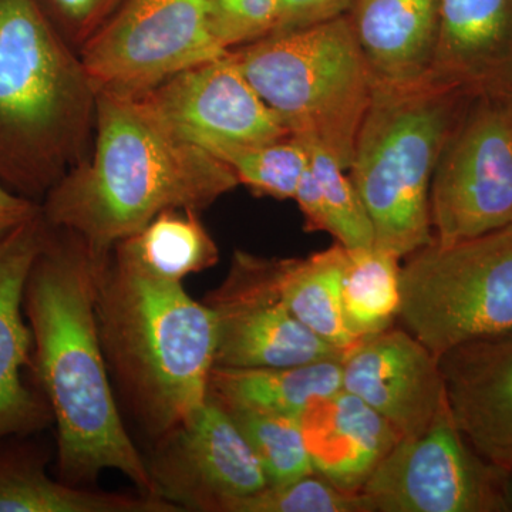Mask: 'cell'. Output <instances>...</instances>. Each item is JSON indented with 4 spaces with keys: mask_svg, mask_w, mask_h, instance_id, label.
<instances>
[{
    "mask_svg": "<svg viewBox=\"0 0 512 512\" xmlns=\"http://www.w3.org/2000/svg\"><path fill=\"white\" fill-rule=\"evenodd\" d=\"M110 254L70 229L49 225L23 296L33 373L56 423L66 483H93L103 471L116 470L140 493L158 497L147 461L124 426L101 348L97 285Z\"/></svg>",
    "mask_w": 512,
    "mask_h": 512,
    "instance_id": "6da1fadb",
    "label": "cell"
},
{
    "mask_svg": "<svg viewBox=\"0 0 512 512\" xmlns=\"http://www.w3.org/2000/svg\"><path fill=\"white\" fill-rule=\"evenodd\" d=\"M238 185L228 164L178 136L146 101L99 93L89 157L40 205L47 224L110 254L161 212H200Z\"/></svg>",
    "mask_w": 512,
    "mask_h": 512,
    "instance_id": "7a4b0ae2",
    "label": "cell"
},
{
    "mask_svg": "<svg viewBox=\"0 0 512 512\" xmlns=\"http://www.w3.org/2000/svg\"><path fill=\"white\" fill-rule=\"evenodd\" d=\"M96 313L110 377L148 436L161 439L204 406L217 353L207 303L113 249L100 272Z\"/></svg>",
    "mask_w": 512,
    "mask_h": 512,
    "instance_id": "3957f363",
    "label": "cell"
},
{
    "mask_svg": "<svg viewBox=\"0 0 512 512\" xmlns=\"http://www.w3.org/2000/svg\"><path fill=\"white\" fill-rule=\"evenodd\" d=\"M97 90L39 0H0V181L43 198L92 150Z\"/></svg>",
    "mask_w": 512,
    "mask_h": 512,
    "instance_id": "277c9868",
    "label": "cell"
},
{
    "mask_svg": "<svg viewBox=\"0 0 512 512\" xmlns=\"http://www.w3.org/2000/svg\"><path fill=\"white\" fill-rule=\"evenodd\" d=\"M471 99L429 76L406 86H373L348 170L372 222L373 247L406 258L434 241L431 181Z\"/></svg>",
    "mask_w": 512,
    "mask_h": 512,
    "instance_id": "5b68a950",
    "label": "cell"
},
{
    "mask_svg": "<svg viewBox=\"0 0 512 512\" xmlns=\"http://www.w3.org/2000/svg\"><path fill=\"white\" fill-rule=\"evenodd\" d=\"M231 53L288 133L348 171L375 86L349 16L271 33Z\"/></svg>",
    "mask_w": 512,
    "mask_h": 512,
    "instance_id": "8992f818",
    "label": "cell"
},
{
    "mask_svg": "<svg viewBox=\"0 0 512 512\" xmlns=\"http://www.w3.org/2000/svg\"><path fill=\"white\" fill-rule=\"evenodd\" d=\"M406 258L399 318L439 362L512 330V225L453 244L434 239Z\"/></svg>",
    "mask_w": 512,
    "mask_h": 512,
    "instance_id": "52a82bcc",
    "label": "cell"
},
{
    "mask_svg": "<svg viewBox=\"0 0 512 512\" xmlns=\"http://www.w3.org/2000/svg\"><path fill=\"white\" fill-rule=\"evenodd\" d=\"M228 52L212 35L205 0H124L79 55L97 94L141 99Z\"/></svg>",
    "mask_w": 512,
    "mask_h": 512,
    "instance_id": "ba28073f",
    "label": "cell"
},
{
    "mask_svg": "<svg viewBox=\"0 0 512 512\" xmlns=\"http://www.w3.org/2000/svg\"><path fill=\"white\" fill-rule=\"evenodd\" d=\"M430 218L441 244L512 225V106L505 94L468 101L434 170Z\"/></svg>",
    "mask_w": 512,
    "mask_h": 512,
    "instance_id": "9c48e42d",
    "label": "cell"
},
{
    "mask_svg": "<svg viewBox=\"0 0 512 512\" xmlns=\"http://www.w3.org/2000/svg\"><path fill=\"white\" fill-rule=\"evenodd\" d=\"M508 476L471 447L447 404L426 433L397 441L360 493L376 512H501Z\"/></svg>",
    "mask_w": 512,
    "mask_h": 512,
    "instance_id": "30bf717a",
    "label": "cell"
},
{
    "mask_svg": "<svg viewBox=\"0 0 512 512\" xmlns=\"http://www.w3.org/2000/svg\"><path fill=\"white\" fill-rule=\"evenodd\" d=\"M217 322L215 366L258 369L343 360L282 301L276 259L237 251L224 282L205 296Z\"/></svg>",
    "mask_w": 512,
    "mask_h": 512,
    "instance_id": "8fae6325",
    "label": "cell"
},
{
    "mask_svg": "<svg viewBox=\"0 0 512 512\" xmlns=\"http://www.w3.org/2000/svg\"><path fill=\"white\" fill-rule=\"evenodd\" d=\"M147 464L158 497L180 511L227 512L235 501L269 485L244 434L210 396L190 419L157 440Z\"/></svg>",
    "mask_w": 512,
    "mask_h": 512,
    "instance_id": "7c38bea8",
    "label": "cell"
},
{
    "mask_svg": "<svg viewBox=\"0 0 512 512\" xmlns=\"http://www.w3.org/2000/svg\"><path fill=\"white\" fill-rule=\"evenodd\" d=\"M178 136L224 161L241 148L291 136L227 55L190 67L141 97Z\"/></svg>",
    "mask_w": 512,
    "mask_h": 512,
    "instance_id": "4fadbf2b",
    "label": "cell"
},
{
    "mask_svg": "<svg viewBox=\"0 0 512 512\" xmlns=\"http://www.w3.org/2000/svg\"><path fill=\"white\" fill-rule=\"evenodd\" d=\"M342 389L389 421L402 439L426 433L448 404L439 360L412 333L393 326L343 357Z\"/></svg>",
    "mask_w": 512,
    "mask_h": 512,
    "instance_id": "5bb4252c",
    "label": "cell"
},
{
    "mask_svg": "<svg viewBox=\"0 0 512 512\" xmlns=\"http://www.w3.org/2000/svg\"><path fill=\"white\" fill-rule=\"evenodd\" d=\"M47 229L40 214L0 241V439L33 433L53 421L45 397L33 392L25 379L35 363L23 296Z\"/></svg>",
    "mask_w": 512,
    "mask_h": 512,
    "instance_id": "9a60e30c",
    "label": "cell"
},
{
    "mask_svg": "<svg viewBox=\"0 0 512 512\" xmlns=\"http://www.w3.org/2000/svg\"><path fill=\"white\" fill-rule=\"evenodd\" d=\"M458 429L494 466L512 471V330L474 340L440 359Z\"/></svg>",
    "mask_w": 512,
    "mask_h": 512,
    "instance_id": "2e32d148",
    "label": "cell"
},
{
    "mask_svg": "<svg viewBox=\"0 0 512 512\" xmlns=\"http://www.w3.org/2000/svg\"><path fill=\"white\" fill-rule=\"evenodd\" d=\"M430 79L476 97L512 84V0H440Z\"/></svg>",
    "mask_w": 512,
    "mask_h": 512,
    "instance_id": "e0dca14e",
    "label": "cell"
},
{
    "mask_svg": "<svg viewBox=\"0 0 512 512\" xmlns=\"http://www.w3.org/2000/svg\"><path fill=\"white\" fill-rule=\"evenodd\" d=\"M298 420L315 473L349 493L362 491L402 439L389 421L343 389L313 400Z\"/></svg>",
    "mask_w": 512,
    "mask_h": 512,
    "instance_id": "ac0fdd59",
    "label": "cell"
},
{
    "mask_svg": "<svg viewBox=\"0 0 512 512\" xmlns=\"http://www.w3.org/2000/svg\"><path fill=\"white\" fill-rule=\"evenodd\" d=\"M348 16L373 84L406 86L429 76L440 0H355Z\"/></svg>",
    "mask_w": 512,
    "mask_h": 512,
    "instance_id": "d6986e66",
    "label": "cell"
},
{
    "mask_svg": "<svg viewBox=\"0 0 512 512\" xmlns=\"http://www.w3.org/2000/svg\"><path fill=\"white\" fill-rule=\"evenodd\" d=\"M342 390V360L288 367L214 366L208 396L231 406L296 417L318 399Z\"/></svg>",
    "mask_w": 512,
    "mask_h": 512,
    "instance_id": "ffe728a7",
    "label": "cell"
},
{
    "mask_svg": "<svg viewBox=\"0 0 512 512\" xmlns=\"http://www.w3.org/2000/svg\"><path fill=\"white\" fill-rule=\"evenodd\" d=\"M0 512H180L156 495L93 491L56 481L35 457L0 456Z\"/></svg>",
    "mask_w": 512,
    "mask_h": 512,
    "instance_id": "44dd1931",
    "label": "cell"
},
{
    "mask_svg": "<svg viewBox=\"0 0 512 512\" xmlns=\"http://www.w3.org/2000/svg\"><path fill=\"white\" fill-rule=\"evenodd\" d=\"M346 258V248L336 244L308 258L276 259V285L289 311L345 356L359 343L343 319Z\"/></svg>",
    "mask_w": 512,
    "mask_h": 512,
    "instance_id": "7402d4cb",
    "label": "cell"
},
{
    "mask_svg": "<svg viewBox=\"0 0 512 512\" xmlns=\"http://www.w3.org/2000/svg\"><path fill=\"white\" fill-rule=\"evenodd\" d=\"M113 249L147 274L183 284L187 276L207 271L220 261V251L198 211L167 210Z\"/></svg>",
    "mask_w": 512,
    "mask_h": 512,
    "instance_id": "603a6c76",
    "label": "cell"
},
{
    "mask_svg": "<svg viewBox=\"0 0 512 512\" xmlns=\"http://www.w3.org/2000/svg\"><path fill=\"white\" fill-rule=\"evenodd\" d=\"M343 275V319L350 335L360 340L392 328L402 305L399 259L383 249H346Z\"/></svg>",
    "mask_w": 512,
    "mask_h": 512,
    "instance_id": "cb8c5ba5",
    "label": "cell"
},
{
    "mask_svg": "<svg viewBox=\"0 0 512 512\" xmlns=\"http://www.w3.org/2000/svg\"><path fill=\"white\" fill-rule=\"evenodd\" d=\"M221 406L254 450L269 485L289 483L315 473L296 417L252 407Z\"/></svg>",
    "mask_w": 512,
    "mask_h": 512,
    "instance_id": "d4e9b609",
    "label": "cell"
},
{
    "mask_svg": "<svg viewBox=\"0 0 512 512\" xmlns=\"http://www.w3.org/2000/svg\"><path fill=\"white\" fill-rule=\"evenodd\" d=\"M305 144L309 168L318 185L323 232L333 235L346 249L372 248L375 245L372 222L352 178L323 148Z\"/></svg>",
    "mask_w": 512,
    "mask_h": 512,
    "instance_id": "484cf974",
    "label": "cell"
},
{
    "mask_svg": "<svg viewBox=\"0 0 512 512\" xmlns=\"http://www.w3.org/2000/svg\"><path fill=\"white\" fill-rule=\"evenodd\" d=\"M224 163L232 168L238 183L255 194L293 200L309 165V151L301 138L286 136L234 151Z\"/></svg>",
    "mask_w": 512,
    "mask_h": 512,
    "instance_id": "4316f807",
    "label": "cell"
},
{
    "mask_svg": "<svg viewBox=\"0 0 512 512\" xmlns=\"http://www.w3.org/2000/svg\"><path fill=\"white\" fill-rule=\"evenodd\" d=\"M227 512H375L362 493L340 490L319 474L268 485L264 490L241 498Z\"/></svg>",
    "mask_w": 512,
    "mask_h": 512,
    "instance_id": "83f0119b",
    "label": "cell"
},
{
    "mask_svg": "<svg viewBox=\"0 0 512 512\" xmlns=\"http://www.w3.org/2000/svg\"><path fill=\"white\" fill-rule=\"evenodd\" d=\"M212 35L225 50L249 45L274 30L284 0H205Z\"/></svg>",
    "mask_w": 512,
    "mask_h": 512,
    "instance_id": "f1b7e54d",
    "label": "cell"
},
{
    "mask_svg": "<svg viewBox=\"0 0 512 512\" xmlns=\"http://www.w3.org/2000/svg\"><path fill=\"white\" fill-rule=\"evenodd\" d=\"M70 45L82 47L124 0H39Z\"/></svg>",
    "mask_w": 512,
    "mask_h": 512,
    "instance_id": "f546056e",
    "label": "cell"
},
{
    "mask_svg": "<svg viewBox=\"0 0 512 512\" xmlns=\"http://www.w3.org/2000/svg\"><path fill=\"white\" fill-rule=\"evenodd\" d=\"M355 0H284L271 33L311 28L348 15ZM269 33V35H271Z\"/></svg>",
    "mask_w": 512,
    "mask_h": 512,
    "instance_id": "4dcf8cb0",
    "label": "cell"
},
{
    "mask_svg": "<svg viewBox=\"0 0 512 512\" xmlns=\"http://www.w3.org/2000/svg\"><path fill=\"white\" fill-rule=\"evenodd\" d=\"M42 214V205L16 194L0 181V241Z\"/></svg>",
    "mask_w": 512,
    "mask_h": 512,
    "instance_id": "1f68e13d",
    "label": "cell"
},
{
    "mask_svg": "<svg viewBox=\"0 0 512 512\" xmlns=\"http://www.w3.org/2000/svg\"><path fill=\"white\" fill-rule=\"evenodd\" d=\"M505 497H507L508 511H512V471L507 480V488H505Z\"/></svg>",
    "mask_w": 512,
    "mask_h": 512,
    "instance_id": "d6a6232c",
    "label": "cell"
},
{
    "mask_svg": "<svg viewBox=\"0 0 512 512\" xmlns=\"http://www.w3.org/2000/svg\"><path fill=\"white\" fill-rule=\"evenodd\" d=\"M505 96L508 97V100H510V103H511V106H512V84L510 86V89H508L507 94H505Z\"/></svg>",
    "mask_w": 512,
    "mask_h": 512,
    "instance_id": "836d02e7",
    "label": "cell"
}]
</instances>
